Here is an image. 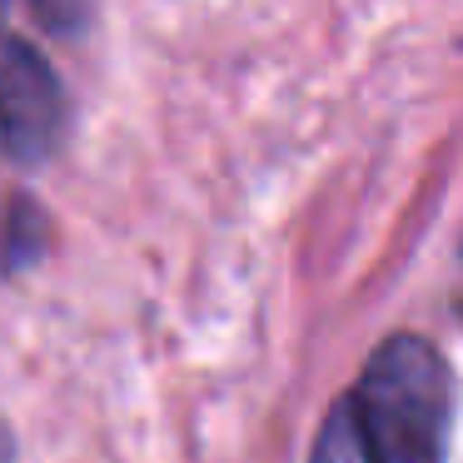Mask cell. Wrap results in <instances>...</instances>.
<instances>
[{
	"label": "cell",
	"mask_w": 463,
	"mask_h": 463,
	"mask_svg": "<svg viewBox=\"0 0 463 463\" xmlns=\"http://www.w3.org/2000/svg\"><path fill=\"white\" fill-rule=\"evenodd\" d=\"M379 463H443L453 439V369L423 334H393L344 393Z\"/></svg>",
	"instance_id": "obj_1"
},
{
	"label": "cell",
	"mask_w": 463,
	"mask_h": 463,
	"mask_svg": "<svg viewBox=\"0 0 463 463\" xmlns=\"http://www.w3.org/2000/svg\"><path fill=\"white\" fill-rule=\"evenodd\" d=\"M65 135V85L21 35H0V155L41 165Z\"/></svg>",
	"instance_id": "obj_2"
},
{
	"label": "cell",
	"mask_w": 463,
	"mask_h": 463,
	"mask_svg": "<svg viewBox=\"0 0 463 463\" xmlns=\"http://www.w3.org/2000/svg\"><path fill=\"white\" fill-rule=\"evenodd\" d=\"M309 463H379L373 449L364 443L359 423H354V409L344 399L334 403L329 419L319 423V439H314V449H309Z\"/></svg>",
	"instance_id": "obj_3"
},
{
	"label": "cell",
	"mask_w": 463,
	"mask_h": 463,
	"mask_svg": "<svg viewBox=\"0 0 463 463\" xmlns=\"http://www.w3.org/2000/svg\"><path fill=\"white\" fill-rule=\"evenodd\" d=\"M45 240H51L45 214L35 210L31 200H11V210H5V230H0V264H5V269H25V264L45 250Z\"/></svg>",
	"instance_id": "obj_4"
},
{
	"label": "cell",
	"mask_w": 463,
	"mask_h": 463,
	"mask_svg": "<svg viewBox=\"0 0 463 463\" xmlns=\"http://www.w3.org/2000/svg\"><path fill=\"white\" fill-rule=\"evenodd\" d=\"M90 11V0H35V15H41L51 31H75Z\"/></svg>",
	"instance_id": "obj_5"
},
{
	"label": "cell",
	"mask_w": 463,
	"mask_h": 463,
	"mask_svg": "<svg viewBox=\"0 0 463 463\" xmlns=\"http://www.w3.org/2000/svg\"><path fill=\"white\" fill-rule=\"evenodd\" d=\"M453 314L463 319V234H458V254H453Z\"/></svg>",
	"instance_id": "obj_6"
},
{
	"label": "cell",
	"mask_w": 463,
	"mask_h": 463,
	"mask_svg": "<svg viewBox=\"0 0 463 463\" xmlns=\"http://www.w3.org/2000/svg\"><path fill=\"white\" fill-rule=\"evenodd\" d=\"M5 5H11V0H0V15H5Z\"/></svg>",
	"instance_id": "obj_7"
}]
</instances>
